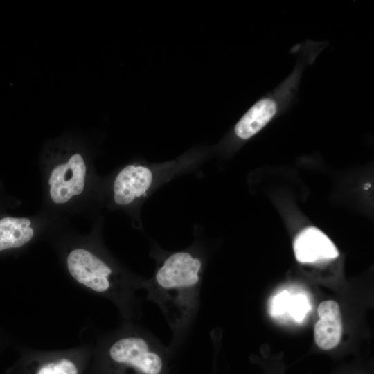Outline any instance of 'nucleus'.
I'll use <instances>...</instances> for the list:
<instances>
[{
	"label": "nucleus",
	"instance_id": "7",
	"mask_svg": "<svg viewBox=\"0 0 374 374\" xmlns=\"http://www.w3.org/2000/svg\"><path fill=\"white\" fill-rule=\"evenodd\" d=\"M152 174L143 166L128 165L122 169L114 183V199L119 205H127L142 196L150 188Z\"/></svg>",
	"mask_w": 374,
	"mask_h": 374
},
{
	"label": "nucleus",
	"instance_id": "6",
	"mask_svg": "<svg viewBox=\"0 0 374 374\" xmlns=\"http://www.w3.org/2000/svg\"><path fill=\"white\" fill-rule=\"evenodd\" d=\"M294 252L302 263L331 260L339 256V251L331 240L319 229L310 226L295 238Z\"/></svg>",
	"mask_w": 374,
	"mask_h": 374
},
{
	"label": "nucleus",
	"instance_id": "12",
	"mask_svg": "<svg viewBox=\"0 0 374 374\" xmlns=\"http://www.w3.org/2000/svg\"><path fill=\"white\" fill-rule=\"evenodd\" d=\"M291 296L289 292L284 290L274 296L271 301L270 313L276 317L283 314L288 310Z\"/></svg>",
	"mask_w": 374,
	"mask_h": 374
},
{
	"label": "nucleus",
	"instance_id": "5",
	"mask_svg": "<svg viewBox=\"0 0 374 374\" xmlns=\"http://www.w3.org/2000/svg\"><path fill=\"white\" fill-rule=\"evenodd\" d=\"M87 168L83 157L74 153L56 163L48 177V196L55 204H64L85 189Z\"/></svg>",
	"mask_w": 374,
	"mask_h": 374
},
{
	"label": "nucleus",
	"instance_id": "3",
	"mask_svg": "<svg viewBox=\"0 0 374 374\" xmlns=\"http://www.w3.org/2000/svg\"><path fill=\"white\" fill-rule=\"evenodd\" d=\"M170 350L137 323L123 321L93 343L86 374H166Z\"/></svg>",
	"mask_w": 374,
	"mask_h": 374
},
{
	"label": "nucleus",
	"instance_id": "9",
	"mask_svg": "<svg viewBox=\"0 0 374 374\" xmlns=\"http://www.w3.org/2000/svg\"><path fill=\"white\" fill-rule=\"evenodd\" d=\"M35 237L32 221L27 217L0 219V253L24 248Z\"/></svg>",
	"mask_w": 374,
	"mask_h": 374
},
{
	"label": "nucleus",
	"instance_id": "1",
	"mask_svg": "<svg viewBox=\"0 0 374 374\" xmlns=\"http://www.w3.org/2000/svg\"><path fill=\"white\" fill-rule=\"evenodd\" d=\"M64 267L80 287L108 301L116 308L123 321L136 322L142 316V300L146 280L118 267L98 247L80 241L62 247Z\"/></svg>",
	"mask_w": 374,
	"mask_h": 374
},
{
	"label": "nucleus",
	"instance_id": "4",
	"mask_svg": "<svg viewBox=\"0 0 374 374\" xmlns=\"http://www.w3.org/2000/svg\"><path fill=\"white\" fill-rule=\"evenodd\" d=\"M18 350V359L6 374H86L91 360L93 343L62 350L22 347Z\"/></svg>",
	"mask_w": 374,
	"mask_h": 374
},
{
	"label": "nucleus",
	"instance_id": "2",
	"mask_svg": "<svg viewBox=\"0 0 374 374\" xmlns=\"http://www.w3.org/2000/svg\"><path fill=\"white\" fill-rule=\"evenodd\" d=\"M202 262L188 251L170 255L146 280L147 299L154 302L164 316L172 333V350L181 344L199 312Z\"/></svg>",
	"mask_w": 374,
	"mask_h": 374
},
{
	"label": "nucleus",
	"instance_id": "8",
	"mask_svg": "<svg viewBox=\"0 0 374 374\" xmlns=\"http://www.w3.org/2000/svg\"><path fill=\"white\" fill-rule=\"evenodd\" d=\"M319 321L314 330V341L324 350L336 347L342 335V319L338 303L332 300L324 301L317 308Z\"/></svg>",
	"mask_w": 374,
	"mask_h": 374
},
{
	"label": "nucleus",
	"instance_id": "13",
	"mask_svg": "<svg viewBox=\"0 0 374 374\" xmlns=\"http://www.w3.org/2000/svg\"><path fill=\"white\" fill-rule=\"evenodd\" d=\"M6 346V341L5 338L2 336H0V354L3 351V350L5 348Z\"/></svg>",
	"mask_w": 374,
	"mask_h": 374
},
{
	"label": "nucleus",
	"instance_id": "11",
	"mask_svg": "<svg viewBox=\"0 0 374 374\" xmlns=\"http://www.w3.org/2000/svg\"><path fill=\"white\" fill-rule=\"evenodd\" d=\"M310 309L308 299L305 295L297 294L291 296L287 311L296 321H301Z\"/></svg>",
	"mask_w": 374,
	"mask_h": 374
},
{
	"label": "nucleus",
	"instance_id": "10",
	"mask_svg": "<svg viewBox=\"0 0 374 374\" xmlns=\"http://www.w3.org/2000/svg\"><path fill=\"white\" fill-rule=\"evenodd\" d=\"M276 102L265 98L256 103L240 118L235 126V134L247 139L262 130L277 112Z\"/></svg>",
	"mask_w": 374,
	"mask_h": 374
}]
</instances>
